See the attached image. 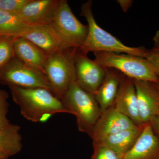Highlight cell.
Returning a JSON list of instances; mask_svg holds the SVG:
<instances>
[{
	"label": "cell",
	"mask_w": 159,
	"mask_h": 159,
	"mask_svg": "<svg viewBox=\"0 0 159 159\" xmlns=\"http://www.w3.org/2000/svg\"><path fill=\"white\" fill-rule=\"evenodd\" d=\"M154 85L156 88L157 90L159 92V82L157 83H153Z\"/></svg>",
	"instance_id": "cell-29"
},
{
	"label": "cell",
	"mask_w": 159,
	"mask_h": 159,
	"mask_svg": "<svg viewBox=\"0 0 159 159\" xmlns=\"http://www.w3.org/2000/svg\"><path fill=\"white\" fill-rule=\"evenodd\" d=\"M51 25L59 38L62 50L80 48L88 33V26L74 15L66 0H61Z\"/></svg>",
	"instance_id": "cell-6"
},
{
	"label": "cell",
	"mask_w": 159,
	"mask_h": 159,
	"mask_svg": "<svg viewBox=\"0 0 159 159\" xmlns=\"http://www.w3.org/2000/svg\"><path fill=\"white\" fill-rule=\"evenodd\" d=\"M113 107L125 115L135 125L142 123L139 116L138 100L134 80L123 75Z\"/></svg>",
	"instance_id": "cell-12"
},
{
	"label": "cell",
	"mask_w": 159,
	"mask_h": 159,
	"mask_svg": "<svg viewBox=\"0 0 159 159\" xmlns=\"http://www.w3.org/2000/svg\"><path fill=\"white\" fill-rule=\"evenodd\" d=\"M0 83L22 88L45 89L53 93L51 84L43 72L26 64L16 57L0 70Z\"/></svg>",
	"instance_id": "cell-7"
},
{
	"label": "cell",
	"mask_w": 159,
	"mask_h": 159,
	"mask_svg": "<svg viewBox=\"0 0 159 159\" xmlns=\"http://www.w3.org/2000/svg\"><path fill=\"white\" fill-rule=\"evenodd\" d=\"M146 59L153 66L156 74L159 77V48H154L148 51Z\"/></svg>",
	"instance_id": "cell-24"
},
{
	"label": "cell",
	"mask_w": 159,
	"mask_h": 159,
	"mask_svg": "<svg viewBox=\"0 0 159 159\" xmlns=\"http://www.w3.org/2000/svg\"><path fill=\"white\" fill-rule=\"evenodd\" d=\"M9 156L0 150V159H9Z\"/></svg>",
	"instance_id": "cell-28"
},
{
	"label": "cell",
	"mask_w": 159,
	"mask_h": 159,
	"mask_svg": "<svg viewBox=\"0 0 159 159\" xmlns=\"http://www.w3.org/2000/svg\"><path fill=\"white\" fill-rule=\"evenodd\" d=\"M31 0H0V10L17 14Z\"/></svg>",
	"instance_id": "cell-23"
},
{
	"label": "cell",
	"mask_w": 159,
	"mask_h": 159,
	"mask_svg": "<svg viewBox=\"0 0 159 159\" xmlns=\"http://www.w3.org/2000/svg\"><path fill=\"white\" fill-rule=\"evenodd\" d=\"M61 100L70 114L76 117L78 130L91 138L102 112L94 95L83 89L75 81Z\"/></svg>",
	"instance_id": "cell-3"
},
{
	"label": "cell",
	"mask_w": 159,
	"mask_h": 159,
	"mask_svg": "<svg viewBox=\"0 0 159 159\" xmlns=\"http://www.w3.org/2000/svg\"><path fill=\"white\" fill-rule=\"evenodd\" d=\"M159 142L152 130L149 123L144 124L141 134L123 159H158Z\"/></svg>",
	"instance_id": "cell-13"
},
{
	"label": "cell",
	"mask_w": 159,
	"mask_h": 159,
	"mask_svg": "<svg viewBox=\"0 0 159 159\" xmlns=\"http://www.w3.org/2000/svg\"><path fill=\"white\" fill-rule=\"evenodd\" d=\"M94 54V60L105 68L115 69L133 80L159 82L153 66L146 58L115 52H98Z\"/></svg>",
	"instance_id": "cell-4"
},
{
	"label": "cell",
	"mask_w": 159,
	"mask_h": 159,
	"mask_svg": "<svg viewBox=\"0 0 159 159\" xmlns=\"http://www.w3.org/2000/svg\"><path fill=\"white\" fill-rule=\"evenodd\" d=\"M61 0H31L17 13L29 26L51 24Z\"/></svg>",
	"instance_id": "cell-10"
},
{
	"label": "cell",
	"mask_w": 159,
	"mask_h": 159,
	"mask_svg": "<svg viewBox=\"0 0 159 159\" xmlns=\"http://www.w3.org/2000/svg\"><path fill=\"white\" fill-rule=\"evenodd\" d=\"M123 75L115 69L106 68L105 77L94 95L101 112L113 105Z\"/></svg>",
	"instance_id": "cell-15"
},
{
	"label": "cell",
	"mask_w": 159,
	"mask_h": 159,
	"mask_svg": "<svg viewBox=\"0 0 159 159\" xmlns=\"http://www.w3.org/2000/svg\"><path fill=\"white\" fill-rule=\"evenodd\" d=\"M144 126V125H140L122 130L97 144L104 145L115 152L124 156L133 146L141 134Z\"/></svg>",
	"instance_id": "cell-17"
},
{
	"label": "cell",
	"mask_w": 159,
	"mask_h": 159,
	"mask_svg": "<svg viewBox=\"0 0 159 159\" xmlns=\"http://www.w3.org/2000/svg\"><path fill=\"white\" fill-rule=\"evenodd\" d=\"M19 125L11 124L0 129V150L9 157L18 153L22 148V138Z\"/></svg>",
	"instance_id": "cell-18"
},
{
	"label": "cell",
	"mask_w": 159,
	"mask_h": 159,
	"mask_svg": "<svg viewBox=\"0 0 159 159\" xmlns=\"http://www.w3.org/2000/svg\"><path fill=\"white\" fill-rule=\"evenodd\" d=\"M117 2L119 3L122 11L126 12L132 5L134 1L132 0H118Z\"/></svg>",
	"instance_id": "cell-26"
},
{
	"label": "cell",
	"mask_w": 159,
	"mask_h": 159,
	"mask_svg": "<svg viewBox=\"0 0 159 159\" xmlns=\"http://www.w3.org/2000/svg\"><path fill=\"white\" fill-rule=\"evenodd\" d=\"M30 26L18 15L0 10V35L20 37Z\"/></svg>",
	"instance_id": "cell-19"
},
{
	"label": "cell",
	"mask_w": 159,
	"mask_h": 159,
	"mask_svg": "<svg viewBox=\"0 0 159 159\" xmlns=\"http://www.w3.org/2000/svg\"><path fill=\"white\" fill-rule=\"evenodd\" d=\"M139 116L142 124H148L159 114V92L153 82L134 80Z\"/></svg>",
	"instance_id": "cell-11"
},
{
	"label": "cell",
	"mask_w": 159,
	"mask_h": 159,
	"mask_svg": "<svg viewBox=\"0 0 159 159\" xmlns=\"http://www.w3.org/2000/svg\"><path fill=\"white\" fill-rule=\"evenodd\" d=\"M76 80L83 89L95 95L105 77L106 68L78 49L75 54Z\"/></svg>",
	"instance_id": "cell-8"
},
{
	"label": "cell",
	"mask_w": 159,
	"mask_h": 159,
	"mask_svg": "<svg viewBox=\"0 0 159 159\" xmlns=\"http://www.w3.org/2000/svg\"><path fill=\"white\" fill-rule=\"evenodd\" d=\"M149 123L154 135L159 142V114L154 116Z\"/></svg>",
	"instance_id": "cell-25"
},
{
	"label": "cell",
	"mask_w": 159,
	"mask_h": 159,
	"mask_svg": "<svg viewBox=\"0 0 159 159\" xmlns=\"http://www.w3.org/2000/svg\"><path fill=\"white\" fill-rule=\"evenodd\" d=\"M137 126L128 117L112 106L101 112L91 138L93 144H97L114 134Z\"/></svg>",
	"instance_id": "cell-9"
},
{
	"label": "cell",
	"mask_w": 159,
	"mask_h": 159,
	"mask_svg": "<svg viewBox=\"0 0 159 159\" xmlns=\"http://www.w3.org/2000/svg\"><path fill=\"white\" fill-rule=\"evenodd\" d=\"M9 97L8 93L0 89V129L6 128L11 124L7 118L9 106Z\"/></svg>",
	"instance_id": "cell-21"
},
{
	"label": "cell",
	"mask_w": 159,
	"mask_h": 159,
	"mask_svg": "<svg viewBox=\"0 0 159 159\" xmlns=\"http://www.w3.org/2000/svg\"><path fill=\"white\" fill-rule=\"evenodd\" d=\"M16 38L13 36L0 35V70L15 57L14 42Z\"/></svg>",
	"instance_id": "cell-20"
},
{
	"label": "cell",
	"mask_w": 159,
	"mask_h": 159,
	"mask_svg": "<svg viewBox=\"0 0 159 159\" xmlns=\"http://www.w3.org/2000/svg\"><path fill=\"white\" fill-rule=\"evenodd\" d=\"M15 56L22 62L44 73L49 54L33 43L22 37L14 42Z\"/></svg>",
	"instance_id": "cell-16"
},
{
	"label": "cell",
	"mask_w": 159,
	"mask_h": 159,
	"mask_svg": "<svg viewBox=\"0 0 159 159\" xmlns=\"http://www.w3.org/2000/svg\"><path fill=\"white\" fill-rule=\"evenodd\" d=\"M154 48H159V30L157 31L153 37Z\"/></svg>",
	"instance_id": "cell-27"
},
{
	"label": "cell",
	"mask_w": 159,
	"mask_h": 159,
	"mask_svg": "<svg viewBox=\"0 0 159 159\" xmlns=\"http://www.w3.org/2000/svg\"><path fill=\"white\" fill-rule=\"evenodd\" d=\"M93 153L91 159H123L124 156L115 152L104 145L93 144Z\"/></svg>",
	"instance_id": "cell-22"
},
{
	"label": "cell",
	"mask_w": 159,
	"mask_h": 159,
	"mask_svg": "<svg viewBox=\"0 0 159 159\" xmlns=\"http://www.w3.org/2000/svg\"><path fill=\"white\" fill-rule=\"evenodd\" d=\"M93 2L90 0L81 5L80 15L88 23V33L82 47L78 49L83 54L89 52H109L124 53L146 58L148 50L142 47L126 46L104 29L96 22L93 13Z\"/></svg>",
	"instance_id": "cell-2"
},
{
	"label": "cell",
	"mask_w": 159,
	"mask_h": 159,
	"mask_svg": "<svg viewBox=\"0 0 159 159\" xmlns=\"http://www.w3.org/2000/svg\"><path fill=\"white\" fill-rule=\"evenodd\" d=\"M76 49H60L49 54L44 73L51 86L53 94L61 99L72 83L76 81Z\"/></svg>",
	"instance_id": "cell-5"
},
{
	"label": "cell",
	"mask_w": 159,
	"mask_h": 159,
	"mask_svg": "<svg viewBox=\"0 0 159 159\" xmlns=\"http://www.w3.org/2000/svg\"><path fill=\"white\" fill-rule=\"evenodd\" d=\"M13 101L25 119L33 122H45L57 113H69L61 100L45 89H26L9 86Z\"/></svg>",
	"instance_id": "cell-1"
},
{
	"label": "cell",
	"mask_w": 159,
	"mask_h": 159,
	"mask_svg": "<svg viewBox=\"0 0 159 159\" xmlns=\"http://www.w3.org/2000/svg\"></svg>",
	"instance_id": "cell-30"
},
{
	"label": "cell",
	"mask_w": 159,
	"mask_h": 159,
	"mask_svg": "<svg viewBox=\"0 0 159 159\" xmlns=\"http://www.w3.org/2000/svg\"><path fill=\"white\" fill-rule=\"evenodd\" d=\"M20 37L28 40L48 54L61 49L60 40L51 24L30 26Z\"/></svg>",
	"instance_id": "cell-14"
}]
</instances>
